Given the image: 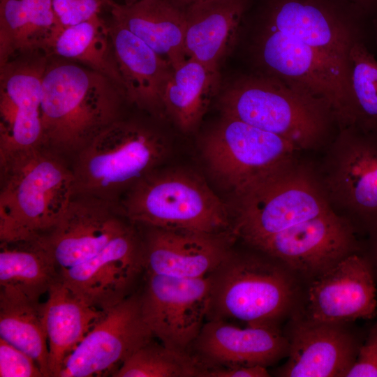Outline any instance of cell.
Listing matches in <instances>:
<instances>
[{
	"instance_id": "cell-7",
	"label": "cell",
	"mask_w": 377,
	"mask_h": 377,
	"mask_svg": "<svg viewBox=\"0 0 377 377\" xmlns=\"http://www.w3.org/2000/svg\"><path fill=\"white\" fill-rule=\"evenodd\" d=\"M318 172L333 209L358 235L377 228V129L339 128Z\"/></svg>"
},
{
	"instance_id": "cell-16",
	"label": "cell",
	"mask_w": 377,
	"mask_h": 377,
	"mask_svg": "<svg viewBox=\"0 0 377 377\" xmlns=\"http://www.w3.org/2000/svg\"><path fill=\"white\" fill-rule=\"evenodd\" d=\"M143 271L142 238L132 226L91 258L61 272L60 279L89 304L106 311L131 294Z\"/></svg>"
},
{
	"instance_id": "cell-23",
	"label": "cell",
	"mask_w": 377,
	"mask_h": 377,
	"mask_svg": "<svg viewBox=\"0 0 377 377\" xmlns=\"http://www.w3.org/2000/svg\"><path fill=\"white\" fill-rule=\"evenodd\" d=\"M111 18L137 36L176 68L186 59V15L169 0H140L132 3L112 1Z\"/></svg>"
},
{
	"instance_id": "cell-14",
	"label": "cell",
	"mask_w": 377,
	"mask_h": 377,
	"mask_svg": "<svg viewBox=\"0 0 377 377\" xmlns=\"http://www.w3.org/2000/svg\"><path fill=\"white\" fill-rule=\"evenodd\" d=\"M152 339L142 313L140 293H131L105 311L67 357L58 377L112 376Z\"/></svg>"
},
{
	"instance_id": "cell-26",
	"label": "cell",
	"mask_w": 377,
	"mask_h": 377,
	"mask_svg": "<svg viewBox=\"0 0 377 377\" xmlns=\"http://www.w3.org/2000/svg\"><path fill=\"white\" fill-rule=\"evenodd\" d=\"M219 72L187 58L172 69L162 94L165 114L184 133L200 124L210 101L218 91Z\"/></svg>"
},
{
	"instance_id": "cell-13",
	"label": "cell",
	"mask_w": 377,
	"mask_h": 377,
	"mask_svg": "<svg viewBox=\"0 0 377 377\" xmlns=\"http://www.w3.org/2000/svg\"><path fill=\"white\" fill-rule=\"evenodd\" d=\"M145 274L140 293L141 310L154 338L169 348L189 352L207 320L208 276L180 279Z\"/></svg>"
},
{
	"instance_id": "cell-33",
	"label": "cell",
	"mask_w": 377,
	"mask_h": 377,
	"mask_svg": "<svg viewBox=\"0 0 377 377\" xmlns=\"http://www.w3.org/2000/svg\"><path fill=\"white\" fill-rule=\"evenodd\" d=\"M1 377H43L36 361L0 338Z\"/></svg>"
},
{
	"instance_id": "cell-39",
	"label": "cell",
	"mask_w": 377,
	"mask_h": 377,
	"mask_svg": "<svg viewBox=\"0 0 377 377\" xmlns=\"http://www.w3.org/2000/svg\"><path fill=\"white\" fill-rule=\"evenodd\" d=\"M140 0H124V3H132Z\"/></svg>"
},
{
	"instance_id": "cell-5",
	"label": "cell",
	"mask_w": 377,
	"mask_h": 377,
	"mask_svg": "<svg viewBox=\"0 0 377 377\" xmlns=\"http://www.w3.org/2000/svg\"><path fill=\"white\" fill-rule=\"evenodd\" d=\"M117 204L129 221L145 227L235 235L226 205L204 179L186 170L155 169Z\"/></svg>"
},
{
	"instance_id": "cell-34",
	"label": "cell",
	"mask_w": 377,
	"mask_h": 377,
	"mask_svg": "<svg viewBox=\"0 0 377 377\" xmlns=\"http://www.w3.org/2000/svg\"><path fill=\"white\" fill-rule=\"evenodd\" d=\"M346 377H377V320L369 330Z\"/></svg>"
},
{
	"instance_id": "cell-25",
	"label": "cell",
	"mask_w": 377,
	"mask_h": 377,
	"mask_svg": "<svg viewBox=\"0 0 377 377\" xmlns=\"http://www.w3.org/2000/svg\"><path fill=\"white\" fill-rule=\"evenodd\" d=\"M61 28L52 0H0V65L28 52L50 55Z\"/></svg>"
},
{
	"instance_id": "cell-1",
	"label": "cell",
	"mask_w": 377,
	"mask_h": 377,
	"mask_svg": "<svg viewBox=\"0 0 377 377\" xmlns=\"http://www.w3.org/2000/svg\"><path fill=\"white\" fill-rule=\"evenodd\" d=\"M246 245V250L232 247L208 276L206 320H234L282 330L300 311L306 284L279 259Z\"/></svg>"
},
{
	"instance_id": "cell-32",
	"label": "cell",
	"mask_w": 377,
	"mask_h": 377,
	"mask_svg": "<svg viewBox=\"0 0 377 377\" xmlns=\"http://www.w3.org/2000/svg\"><path fill=\"white\" fill-rule=\"evenodd\" d=\"M113 0H52L57 20L62 27L77 24L100 15Z\"/></svg>"
},
{
	"instance_id": "cell-31",
	"label": "cell",
	"mask_w": 377,
	"mask_h": 377,
	"mask_svg": "<svg viewBox=\"0 0 377 377\" xmlns=\"http://www.w3.org/2000/svg\"><path fill=\"white\" fill-rule=\"evenodd\" d=\"M348 70L352 125L377 129V60L360 38L350 50Z\"/></svg>"
},
{
	"instance_id": "cell-15",
	"label": "cell",
	"mask_w": 377,
	"mask_h": 377,
	"mask_svg": "<svg viewBox=\"0 0 377 377\" xmlns=\"http://www.w3.org/2000/svg\"><path fill=\"white\" fill-rule=\"evenodd\" d=\"M127 221L117 203L74 196L61 219L39 239L61 272L98 254L132 226Z\"/></svg>"
},
{
	"instance_id": "cell-4",
	"label": "cell",
	"mask_w": 377,
	"mask_h": 377,
	"mask_svg": "<svg viewBox=\"0 0 377 377\" xmlns=\"http://www.w3.org/2000/svg\"><path fill=\"white\" fill-rule=\"evenodd\" d=\"M219 106L222 116L281 136L300 151L320 147L332 126H338L327 102L258 72L242 75L226 85Z\"/></svg>"
},
{
	"instance_id": "cell-6",
	"label": "cell",
	"mask_w": 377,
	"mask_h": 377,
	"mask_svg": "<svg viewBox=\"0 0 377 377\" xmlns=\"http://www.w3.org/2000/svg\"><path fill=\"white\" fill-rule=\"evenodd\" d=\"M166 152L158 131L122 117L78 151L72 170L74 196L117 203L127 189L156 169Z\"/></svg>"
},
{
	"instance_id": "cell-24",
	"label": "cell",
	"mask_w": 377,
	"mask_h": 377,
	"mask_svg": "<svg viewBox=\"0 0 377 377\" xmlns=\"http://www.w3.org/2000/svg\"><path fill=\"white\" fill-rule=\"evenodd\" d=\"M105 311L78 297L61 279L52 286L44 302L50 376L58 377L67 357Z\"/></svg>"
},
{
	"instance_id": "cell-19",
	"label": "cell",
	"mask_w": 377,
	"mask_h": 377,
	"mask_svg": "<svg viewBox=\"0 0 377 377\" xmlns=\"http://www.w3.org/2000/svg\"><path fill=\"white\" fill-rule=\"evenodd\" d=\"M189 352L206 371L220 368H268L288 355L283 330L266 326L240 327L223 320H207Z\"/></svg>"
},
{
	"instance_id": "cell-12",
	"label": "cell",
	"mask_w": 377,
	"mask_h": 377,
	"mask_svg": "<svg viewBox=\"0 0 377 377\" xmlns=\"http://www.w3.org/2000/svg\"><path fill=\"white\" fill-rule=\"evenodd\" d=\"M350 223L334 210L295 228L246 244L286 264L307 285L362 251Z\"/></svg>"
},
{
	"instance_id": "cell-10",
	"label": "cell",
	"mask_w": 377,
	"mask_h": 377,
	"mask_svg": "<svg viewBox=\"0 0 377 377\" xmlns=\"http://www.w3.org/2000/svg\"><path fill=\"white\" fill-rule=\"evenodd\" d=\"M49 57L36 51L0 65V161L45 147L41 89Z\"/></svg>"
},
{
	"instance_id": "cell-9",
	"label": "cell",
	"mask_w": 377,
	"mask_h": 377,
	"mask_svg": "<svg viewBox=\"0 0 377 377\" xmlns=\"http://www.w3.org/2000/svg\"><path fill=\"white\" fill-rule=\"evenodd\" d=\"M202 151L212 175L235 196L300 150L281 136L222 116L203 138Z\"/></svg>"
},
{
	"instance_id": "cell-36",
	"label": "cell",
	"mask_w": 377,
	"mask_h": 377,
	"mask_svg": "<svg viewBox=\"0 0 377 377\" xmlns=\"http://www.w3.org/2000/svg\"><path fill=\"white\" fill-rule=\"evenodd\" d=\"M367 236L366 241L362 243V252L371 264L377 287V228Z\"/></svg>"
},
{
	"instance_id": "cell-22",
	"label": "cell",
	"mask_w": 377,
	"mask_h": 377,
	"mask_svg": "<svg viewBox=\"0 0 377 377\" xmlns=\"http://www.w3.org/2000/svg\"><path fill=\"white\" fill-rule=\"evenodd\" d=\"M249 1L206 0L186 9V57L219 72L236 40Z\"/></svg>"
},
{
	"instance_id": "cell-11",
	"label": "cell",
	"mask_w": 377,
	"mask_h": 377,
	"mask_svg": "<svg viewBox=\"0 0 377 377\" xmlns=\"http://www.w3.org/2000/svg\"><path fill=\"white\" fill-rule=\"evenodd\" d=\"M353 322L316 320L296 314L283 327L288 343L278 377H346L366 336Z\"/></svg>"
},
{
	"instance_id": "cell-21",
	"label": "cell",
	"mask_w": 377,
	"mask_h": 377,
	"mask_svg": "<svg viewBox=\"0 0 377 377\" xmlns=\"http://www.w3.org/2000/svg\"><path fill=\"white\" fill-rule=\"evenodd\" d=\"M108 27L128 103L154 117L165 116L162 94L172 66L113 19Z\"/></svg>"
},
{
	"instance_id": "cell-20",
	"label": "cell",
	"mask_w": 377,
	"mask_h": 377,
	"mask_svg": "<svg viewBox=\"0 0 377 377\" xmlns=\"http://www.w3.org/2000/svg\"><path fill=\"white\" fill-rule=\"evenodd\" d=\"M147 228L142 236L145 272L180 279L207 277L237 239L231 233Z\"/></svg>"
},
{
	"instance_id": "cell-38",
	"label": "cell",
	"mask_w": 377,
	"mask_h": 377,
	"mask_svg": "<svg viewBox=\"0 0 377 377\" xmlns=\"http://www.w3.org/2000/svg\"><path fill=\"white\" fill-rule=\"evenodd\" d=\"M362 9L370 10L377 8V0H350Z\"/></svg>"
},
{
	"instance_id": "cell-29",
	"label": "cell",
	"mask_w": 377,
	"mask_h": 377,
	"mask_svg": "<svg viewBox=\"0 0 377 377\" xmlns=\"http://www.w3.org/2000/svg\"><path fill=\"white\" fill-rule=\"evenodd\" d=\"M50 55L96 71L110 77L125 91L108 24L100 15L77 24L62 27L52 45Z\"/></svg>"
},
{
	"instance_id": "cell-3",
	"label": "cell",
	"mask_w": 377,
	"mask_h": 377,
	"mask_svg": "<svg viewBox=\"0 0 377 377\" xmlns=\"http://www.w3.org/2000/svg\"><path fill=\"white\" fill-rule=\"evenodd\" d=\"M47 147L0 161V242L37 239L61 219L74 197L72 170Z\"/></svg>"
},
{
	"instance_id": "cell-8",
	"label": "cell",
	"mask_w": 377,
	"mask_h": 377,
	"mask_svg": "<svg viewBox=\"0 0 377 377\" xmlns=\"http://www.w3.org/2000/svg\"><path fill=\"white\" fill-rule=\"evenodd\" d=\"M258 73L327 102L339 128L353 124L349 73L304 43L261 27L252 45Z\"/></svg>"
},
{
	"instance_id": "cell-37",
	"label": "cell",
	"mask_w": 377,
	"mask_h": 377,
	"mask_svg": "<svg viewBox=\"0 0 377 377\" xmlns=\"http://www.w3.org/2000/svg\"><path fill=\"white\" fill-rule=\"evenodd\" d=\"M175 6L184 11L188 7L206 0H169Z\"/></svg>"
},
{
	"instance_id": "cell-17",
	"label": "cell",
	"mask_w": 377,
	"mask_h": 377,
	"mask_svg": "<svg viewBox=\"0 0 377 377\" xmlns=\"http://www.w3.org/2000/svg\"><path fill=\"white\" fill-rule=\"evenodd\" d=\"M377 312V287L362 251L355 253L306 285L300 314L321 321L354 322Z\"/></svg>"
},
{
	"instance_id": "cell-35",
	"label": "cell",
	"mask_w": 377,
	"mask_h": 377,
	"mask_svg": "<svg viewBox=\"0 0 377 377\" xmlns=\"http://www.w3.org/2000/svg\"><path fill=\"white\" fill-rule=\"evenodd\" d=\"M270 374L263 366H242L212 369L204 377H269Z\"/></svg>"
},
{
	"instance_id": "cell-28",
	"label": "cell",
	"mask_w": 377,
	"mask_h": 377,
	"mask_svg": "<svg viewBox=\"0 0 377 377\" xmlns=\"http://www.w3.org/2000/svg\"><path fill=\"white\" fill-rule=\"evenodd\" d=\"M0 338L29 355L43 377H50L44 303L0 289Z\"/></svg>"
},
{
	"instance_id": "cell-30",
	"label": "cell",
	"mask_w": 377,
	"mask_h": 377,
	"mask_svg": "<svg viewBox=\"0 0 377 377\" xmlns=\"http://www.w3.org/2000/svg\"><path fill=\"white\" fill-rule=\"evenodd\" d=\"M203 369L190 352L153 341L138 348L113 374L114 377H202Z\"/></svg>"
},
{
	"instance_id": "cell-40",
	"label": "cell",
	"mask_w": 377,
	"mask_h": 377,
	"mask_svg": "<svg viewBox=\"0 0 377 377\" xmlns=\"http://www.w3.org/2000/svg\"><path fill=\"white\" fill-rule=\"evenodd\" d=\"M376 43H377V34H376Z\"/></svg>"
},
{
	"instance_id": "cell-27",
	"label": "cell",
	"mask_w": 377,
	"mask_h": 377,
	"mask_svg": "<svg viewBox=\"0 0 377 377\" xmlns=\"http://www.w3.org/2000/svg\"><path fill=\"white\" fill-rule=\"evenodd\" d=\"M59 279L60 272L39 237L1 243V289L40 302V297Z\"/></svg>"
},
{
	"instance_id": "cell-2",
	"label": "cell",
	"mask_w": 377,
	"mask_h": 377,
	"mask_svg": "<svg viewBox=\"0 0 377 377\" xmlns=\"http://www.w3.org/2000/svg\"><path fill=\"white\" fill-rule=\"evenodd\" d=\"M124 90L106 75L50 55L41 89L45 147L80 151L122 117Z\"/></svg>"
},
{
	"instance_id": "cell-18",
	"label": "cell",
	"mask_w": 377,
	"mask_h": 377,
	"mask_svg": "<svg viewBox=\"0 0 377 377\" xmlns=\"http://www.w3.org/2000/svg\"><path fill=\"white\" fill-rule=\"evenodd\" d=\"M262 27L304 43L349 73V52L360 37L355 27L325 0H272Z\"/></svg>"
}]
</instances>
